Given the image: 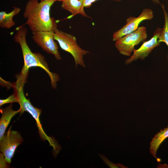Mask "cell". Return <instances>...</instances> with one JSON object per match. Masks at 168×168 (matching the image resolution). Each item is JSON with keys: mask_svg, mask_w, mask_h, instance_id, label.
I'll return each mask as SVG.
<instances>
[{"mask_svg": "<svg viewBox=\"0 0 168 168\" xmlns=\"http://www.w3.org/2000/svg\"><path fill=\"white\" fill-rule=\"evenodd\" d=\"M20 111V109L15 111L12 109V103L4 109L1 108L2 116L0 119V141L3 138L11 119Z\"/></svg>", "mask_w": 168, "mask_h": 168, "instance_id": "cell-10", "label": "cell"}, {"mask_svg": "<svg viewBox=\"0 0 168 168\" xmlns=\"http://www.w3.org/2000/svg\"><path fill=\"white\" fill-rule=\"evenodd\" d=\"M11 126L0 141V151L7 162L10 164L17 147L21 144L23 140L20 133L11 130Z\"/></svg>", "mask_w": 168, "mask_h": 168, "instance_id": "cell-6", "label": "cell"}, {"mask_svg": "<svg viewBox=\"0 0 168 168\" xmlns=\"http://www.w3.org/2000/svg\"><path fill=\"white\" fill-rule=\"evenodd\" d=\"M34 41L44 51L53 55L56 59H61L58 44L54 40V30L32 32Z\"/></svg>", "mask_w": 168, "mask_h": 168, "instance_id": "cell-8", "label": "cell"}, {"mask_svg": "<svg viewBox=\"0 0 168 168\" xmlns=\"http://www.w3.org/2000/svg\"><path fill=\"white\" fill-rule=\"evenodd\" d=\"M0 168L10 167L9 164L5 159L4 156L2 153H0Z\"/></svg>", "mask_w": 168, "mask_h": 168, "instance_id": "cell-17", "label": "cell"}, {"mask_svg": "<svg viewBox=\"0 0 168 168\" xmlns=\"http://www.w3.org/2000/svg\"><path fill=\"white\" fill-rule=\"evenodd\" d=\"M24 84L16 82L12 84L14 92L20 105V114L21 115L25 111L29 113L36 121L37 126L38 129V133L41 139L43 141L47 140L50 146L53 147V152H58L61 149L60 146L54 138L49 137L44 132L42 128L40 119V116L42 110L33 106L25 96L23 91Z\"/></svg>", "mask_w": 168, "mask_h": 168, "instance_id": "cell-3", "label": "cell"}, {"mask_svg": "<svg viewBox=\"0 0 168 168\" xmlns=\"http://www.w3.org/2000/svg\"><path fill=\"white\" fill-rule=\"evenodd\" d=\"M13 102H18V99L14 93L6 99H0V106H1L5 104Z\"/></svg>", "mask_w": 168, "mask_h": 168, "instance_id": "cell-16", "label": "cell"}, {"mask_svg": "<svg viewBox=\"0 0 168 168\" xmlns=\"http://www.w3.org/2000/svg\"><path fill=\"white\" fill-rule=\"evenodd\" d=\"M27 33L26 28L20 26L16 28L13 38L14 41L19 43L21 46L24 60L23 67L18 78L26 82L29 68L32 67H39L47 73L50 78L52 87L56 88L57 82L59 80L58 75L50 71L43 56L40 53H33L30 50L26 41Z\"/></svg>", "mask_w": 168, "mask_h": 168, "instance_id": "cell-2", "label": "cell"}, {"mask_svg": "<svg viewBox=\"0 0 168 168\" xmlns=\"http://www.w3.org/2000/svg\"><path fill=\"white\" fill-rule=\"evenodd\" d=\"M167 138L168 126L163 129H161L160 132L155 134L154 137L152 138L150 143L149 150L153 157L156 158V154L158 148L163 141Z\"/></svg>", "mask_w": 168, "mask_h": 168, "instance_id": "cell-12", "label": "cell"}, {"mask_svg": "<svg viewBox=\"0 0 168 168\" xmlns=\"http://www.w3.org/2000/svg\"><path fill=\"white\" fill-rule=\"evenodd\" d=\"M161 30L162 28H157L150 40L144 42L138 49H134L132 55L125 61V64H128L139 59L141 60L145 59L154 48L160 45V43L158 41V39Z\"/></svg>", "mask_w": 168, "mask_h": 168, "instance_id": "cell-9", "label": "cell"}, {"mask_svg": "<svg viewBox=\"0 0 168 168\" xmlns=\"http://www.w3.org/2000/svg\"><path fill=\"white\" fill-rule=\"evenodd\" d=\"M97 0H84V7H90L91 6L92 3ZM113 1L119 2L121 0H112Z\"/></svg>", "mask_w": 168, "mask_h": 168, "instance_id": "cell-18", "label": "cell"}, {"mask_svg": "<svg viewBox=\"0 0 168 168\" xmlns=\"http://www.w3.org/2000/svg\"><path fill=\"white\" fill-rule=\"evenodd\" d=\"M99 156L103 162L107 165L110 168H126L127 166H125L123 164L119 163L114 164L110 161L106 156L103 155L99 154Z\"/></svg>", "mask_w": 168, "mask_h": 168, "instance_id": "cell-15", "label": "cell"}, {"mask_svg": "<svg viewBox=\"0 0 168 168\" xmlns=\"http://www.w3.org/2000/svg\"><path fill=\"white\" fill-rule=\"evenodd\" d=\"M153 17L152 10L148 8L143 9L141 14L137 17L129 16L126 20L125 24L113 33V41H115L121 37L134 31L139 27L142 22L146 20H151Z\"/></svg>", "mask_w": 168, "mask_h": 168, "instance_id": "cell-7", "label": "cell"}, {"mask_svg": "<svg viewBox=\"0 0 168 168\" xmlns=\"http://www.w3.org/2000/svg\"><path fill=\"white\" fill-rule=\"evenodd\" d=\"M151 2L154 4H160L159 0H151Z\"/></svg>", "mask_w": 168, "mask_h": 168, "instance_id": "cell-19", "label": "cell"}, {"mask_svg": "<svg viewBox=\"0 0 168 168\" xmlns=\"http://www.w3.org/2000/svg\"><path fill=\"white\" fill-rule=\"evenodd\" d=\"M54 38L62 49L72 55L76 67L79 65L83 68L86 67L83 57L90 53L82 49L78 45L74 36L56 28L54 30Z\"/></svg>", "mask_w": 168, "mask_h": 168, "instance_id": "cell-4", "label": "cell"}, {"mask_svg": "<svg viewBox=\"0 0 168 168\" xmlns=\"http://www.w3.org/2000/svg\"><path fill=\"white\" fill-rule=\"evenodd\" d=\"M21 11V9L14 7L10 12L7 13L4 11L0 12V26L1 28L9 29L15 25L13 20V17L18 15Z\"/></svg>", "mask_w": 168, "mask_h": 168, "instance_id": "cell-13", "label": "cell"}, {"mask_svg": "<svg viewBox=\"0 0 168 168\" xmlns=\"http://www.w3.org/2000/svg\"><path fill=\"white\" fill-rule=\"evenodd\" d=\"M164 12L165 18L164 24L159 36L158 41L160 43H165L168 47V14L166 11L163 4H161ZM168 59V53L167 56Z\"/></svg>", "mask_w": 168, "mask_h": 168, "instance_id": "cell-14", "label": "cell"}, {"mask_svg": "<svg viewBox=\"0 0 168 168\" xmlns=\"http://www.w3.org/2000/svg\"><path fill=\"white\" fill-rule=\"evenodd\" d=\"M45 0H40V1H43Z\"/></svg>", "mask_w": 168, "mask_h": 168, "instance_id": "cell-21", "label": "cell"}, {"mask_svg": "<svg viewBox=\"0 0 168 168\" xmlns=\"http://www.w3.org/2000/svg\"><path fill=\"white\" fill-rule=\"evenodd\" d=\"M54 2L50 0L28 1L23 16L32 32L54 30L57 28L56 21L50 15V8Z\"/></svg>", "mask_w": 168, "mask_h": 168, "instance_id": "cell-1", "label": "cell"}, {"mask_svg": "<svg viewBox=\"0 0 168 168\" xmlns=\"http://www.w3.org/2000/svg\"><path fill=\"white\" fill-rule=\"evenodd\" d=\"M84 0H65L63 1L62 8L69 12L72 16L79 14L82 16L89 17L84 10Z\"/></svg>", "mask_w": 168, "mask_h": 168, "instance_id": "cell-11", "label": "cell"}, {"mask_svg": "<svg viewBox=\"0 0 168 168\" xmlns=\"http://www.w3.org/2000/svg\"><path fill=\"white\" fill-rule=\"evenodd\" d=\"M147 36L146 27L141 26L134 31L118 39L115 41V46L120 54L130 56L134 49V46L146 40Z\"/></svg>", "mask_w": 168, "mask_h": 168, "instance_id": "cell-5", "label": "cell"}, {"mask_svg": "<svg viewBox=\"0 0 168 168\" xmlns=\"http://www.w3.org/2000/svg\"><path fill=\"white\" fill-rule=\"evenodd\" d=\"M51 0V1H52L54 2H55V1H65V0Z\"/></svg>", "mask_w": 168, "mask_h": 168, "instance_id": "cell-20", "label": "cell"}]
</instances>
